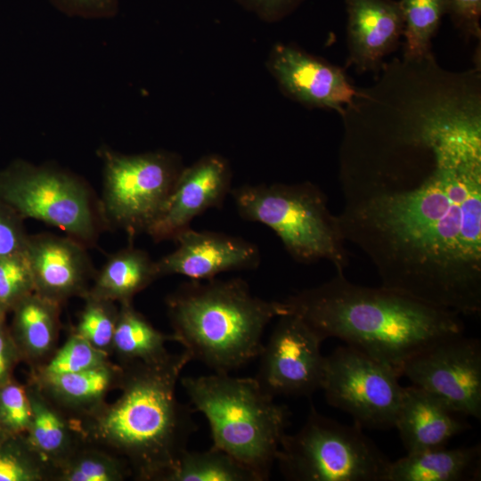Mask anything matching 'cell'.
<instances>
[{"label":"cell","mask_w":481,"mask_h":481,"mask_svg":"<svg viewBox=\"0 0 481 481\" xmlns=\"http://www.w3.org/2000/svg\"><path fill=\"white\" fill-rule=\"evenodd\" d=\"M338 216L380 285L460 315L481 313V131L452 116L348 138Z\"/></svg>","instance_id":"1"},{"label":"cell","mask_w":481,"mask_h":481,"mask_svg":"<svg viewBox=\"0 0 481 481\" xmlns=\"http://www.w3.org/2000/svg\"><path fill=\"white\" fill-rule=\"evenodd\" d=\"M325 340L337 338L394 368L401 376L414 355L464 333L460 314L399 291L348 281L344 273L282 300Z\"/></svg>","instance_id":"2"},{"label":"cell","mask_w":481,"mask_h":481,"mask_svg":"<svg viewBox=\"0 0 481 481\" xmlns=\"http://www.w3.org/2000/svg\"><path fill=\"white\" fill-rule=\"evenodd\" d=\"M167 306L174 336L192 360L227 373L259 355L265 327L287 313L283 301L253 295L240 278L190 280Z\"/></svg>","instance_id":"3"},{"label":"cell","mask_w":481,"mask_h":481,"mask_svg":"<svg viewBox=\"0 0 481 481\" xmlns=\"http://www.w3.org/2000/svg\"><path fill=\"white\" fill-rule=\"evenodd\" d=\"M190 361L184 350L148 363L103 420L106 434L138 461L144 474L166 477L198 429L192 407L175 397L176 380Z\"/></svg>","instance_id":"4"},{"label":"cell","mask_w":481,"mask_h":481,"mask_svg":"<svg viewBox=\"0 0 481 481\" xmlns=\"http://www.w3.org/2000/svg\"><path fill=\"white\" fill-rule=\"evenodd\" d=\"M182 385L194 412L207 419L213 447L224 451L267 480L285 429L289 411L278 404L255 378L227 372L185 377Z\"/></svg>","instance_id":"5"},{"label":"cell","mask_w":481,"mask_h":481,"mask_svg":"<svg viewBox=\"0 0 481 481\" xmlns=\"http://www.w3.org/2000/svg\"><path fill=\"white\" fill-rule=\"evenodd\" d=\"M239 215L270 228L297 262H330L337 273L349 263L338 216L331 213L324 192L314 183L243 184L232 189Z\"/></svg>","instance_id":"6"},{"label":"cell","mask_w":481,"mask_h":481,"mask_svg":"<svg viewBox=\"0 0 481 481\" xmlns=\"http://www.w3.org/2000/svg\"><path fill=\"white\" fill-rule=\"evenodd\" d=\"M275 462L292 481H386L391 461L361 426L341 424L311 405L302 428L283 436Z\"/></svg>","instance_id":"7"},{"label":"cell","mask_w":481,"mask_h":481,"mask_svg":"<svg viewBox=\"0 0 481 481\" xmlns=\"http://www.w3.org/2000/svg\"><path fill=\"white\" fill-rule=\"evenodd\" d=\"M100 211L112 226L135 237L158 218L185 167L175 152L159 150L125 154L102 146Z\"/></svg>","instance_id":"8"},{"label":"cell","mask_w":481,"mask_h":481,"mask_svg":"<svg viewBox=\"0 0 481 481\" xmlns=\"http://www.w3.org/2000/svg\"><path fill=\"white\" fill-rule=\"evenodd\" d=\"M0 198L23 219L42 221L82 243L95 238L90 193L65 170L16 159L0 169Z\"/></svg>","instance_id":"9"},{"label":"cell","mask_w":481,"mask_h":481,"mask_svg":"<svg viewBox=\"0 0 481 481\" xmlns=\"http://www.w3.org/2000/svg\"><path fill=\"white\" fill-rule=\"evenodd\" d=\"M391 366L350 346L325 356L322 388L327 403L344 411L363 428H394L403 389Z\"/></svg>","instance_id":"10"},{"label":"cell","mask_w":481,"mask_h":481,"mask_svg":"<svg viewBox=\"0 0 481 481\" xmlns=\"http://www.w3.org/2000/svg\"><path fill=\"white\" fill-rule=\"evenodd\" d=\"M401 374L456 412L481 419L479 339L464 333L439 339L411 357Z\"/></svg>","instance_id":"11"},{"label":"cell","mask_w":481,"mask_h":481,"mask_svg":"<svg viewBox=\"0 0 481 481\" xmlns=\"http://www.w3.org/2000/svg\"><path fill=\"white\" fill-rule=\"evenodd\" d=\"M324 340L301 317L287 312L278 317L259 354L256 378L273 397L311 396L322 388Z\"/></svg>","instance_id":"12"},{"label":"cell","mask_w":481,"mask_h":481,"mask_svg":"<svg viewBox=\"0 0 481 481\" xmlns=\"http://www.w3.org/2000/svg\"><path fill=\"white\" fill-rule=\"evenodd\" d=\"M266 68L285 95L306 106L345 115L346 108L363 97L342 69L290 45L275 44Z\"/></svg>","instance_id":"13"},{"label":"cell","mask_w":481,"mask_h":481,"mask_svg":"<svg viewBox=\"0 0 481 481\" xmlns=\"http://www.w3.org/2000/svg\"><path fill=\"white\" fill-rule=\"evenodd\" d=\"M232 172L220 154H207L182 170L158 218L146 233L155 241L173 240L195 217L223 205L232 191Z\"/></svg>","instance_id":"14"},{"label":"cell","mask_w":481,"mask_h":481,"mask_svg":"<svg viewBox=\"0 0 481 481\" xmlns=\"http://www.w3.org/2000/svg\"><path fill=\"white\" fill-rule=\"evenodd\" d=\"M173 240L176 248L156 261L159 276L210 280L225 272L256 269L261 261L256 244L223 232L188 227Z\"/></svg>","instance_id":"15"},{"label":"cell","mask_w":481,"mask_h":481,"mask_svg":"<svg viewBox=\"0 0 481 481\" xmlns=\"http://www.w3.org/2000/svg\"><path fill=\"white\" fill-rule=\"evenodd\" d=\"M26 255L35 290L53 301L79 290L92 270L82 242L72 237L29 235Z\"/></svg>","instance_id":"16"},{"label":"cell","mask_w":481,"mask_h":481,"mask_svg":"<svg viewBox=\"0 0 481 481\" xmlns=\"http://www.w3.org/2000/svg\"><path fill=\"white\" fill-rule=\"evenodd\" d=\"M349 62L363 71L379 68L404 31L398 2L346 0Z\"/></svg>","instance_id":"17"},{"label":"cell","mask_w":481,"mask_h":481,"mask_svg":"<svg viewBox=\"0 0 481 481\" xmlns=\"http://www.w3.org/2000/svg\"><path fill=\"white\" fill-rule=\"evenodd\" d=\"M444 402L414 385L404 387L395 421L406 453L445 447L471 426Z\"/></svg>","instance_id":"18"},{"label":"cell","mask_w":481,"mask_h":481,"mask_svg":"<svg viewBox=\"0 0 481 481\" xmlns=\"http://www.w3.org/2000/svg\"><path fill=\"white\" fill-rule=\"evenodd\" d=\"M481 445L441 447L406 455L390 462L386 481H477Z\"/></svg>","instance_id":"19"},{"label":"cell","mask_w":481,"mask_h":481,"mask_svg":"<svg viewBox=\"0 0 481 481\" xmlns=\"http://www.w3.org/2000/svg\"><path fill=\"white\" fill-rule=\"evenodd\" d=\"M159 276L156 261L147 252L124 249L106 261L97 276L94 297L118 298L126 302Z\"/></svg>","instance_id":"20"},{"label":"cell","mask_w":481,"mask_h":481,"mask_svg":"<svg viewBox=\"0 0 481 481\" xmlns=\"http://www.w3.org/2000/svg\"><path fill=\"white\" fill-rule=\"evenodd\" d=\"M166 478L174 481H260L247 467L213 446L203 452L186 450Z\"/></svg>","instance_id":"21"},{"label":"cell","mask_w":481,"mask_h":481,"mask_svg":"<svg viewBox=\"0 0 481 481\" xmlns=\"http://www.w3.org/2000/svg\"><path fill=\"white\" fill-rule=\"evenodd\" d=\"M405 38L404 57L420 61L430 53L431 39L442 17L447 13L446 0H400Z\"/></svg>","instance_id":"22"},{"label":"cell","mask_w":481,"mask_h":481,"mask_svg":"<svg viewBox=\"0 0 481 481\" xmlns=\"http://www.w3.org/2000/svg\"><path fill=\"white\" fill-rule=\"evenodd\" d=\"M167 338L156 330L140 314L125 304L115 324L113 342L117 348L130 357H141L148 363L165 357L163 343Z\"/></svg>","instance_id":"23"},{"label":"cell","mask_w":481,"mask_h":481,"mask_svg":"<svg viewBox=\"0 0 481 481\" xmlns=\"http://www.w3.org/2000/svg\"><path fill=\"white\" fill-rule=\"evenodd\" d=\"M53 305V300L30 294L14 307L16 328L34 352L46 350L53 339L55 319Z\"/></svg>","instance_id":"24"},{"label":"cell","mask_w":481,"mask_h":481,"mask_svg":"<svg viewBox=\"0 0 481 481\" xmlns=\"http://www.w3.org/2000/svg\"><path fill=\"white\" fill-rule=\"evenodd\" d=\"M33 290L34 281L26 251L1 257L0 311L14 308Z\"/></svg>","instance_id":"25"},{"label":"cell","mask_w":481,"mask_h":481,"mask_svg":"<svg viewBox=\"0 0 481 481\" xmlns=\"http://www.w3.org/2000/svg\"><path fill=\"white\" fill-rule=\"evenodd\" d=\"M94 298L82 314L78 332L92 346L102 347L112 340L116 323L105 298Z\"/></svg>","instance_id":"26"},{"label":"cell","mask_w":481,"mask_h":481,"mask_svg":"<svg viewBox=\"0 0 481 481\" xmlns=\"http://www.w3.org/2000/svg\"><path fill=\"white\" fill-rule=\"evenodd\" d=\"M53 384L64 395L77 399L99 395L108 386V373L96 367L77 372L50 375Z\"/></svg>","instance_id":"27"},{"label":"cell","mask_w":481,"mask_h":481,"mask_svg":"<svg viewBox=\"0 0 481 481\" xmlns=\"http://www.w3.org/2000/svg\"><path fill=\"white\" fill-rule=\"evenodd\" d=\"M99 356L93 346L81 336L72 338L47 367L49 375L77 372L96 367Z\"/></svg>","instance_id":"28"},{"label":"cell","mask_w":481,"mask_h":481,"mask_svg":"<svg viewBox=\"0 0 481 481\" xmlns=\"http://www.w3.org/2000/svg\"><path fill=\"white\" fill-rule=\"evenodd\" d=\"M23 220L0 198V257L26 251L29 234Z\"/></svg>","instance_id":"29"},{"label":"cell","mask_w":481,"mask_h":481,"mask_svg":"<svg viewBox=\"0 0 481 481\" xmlns=\"http://www.w3.org/2000/svg\"><path fill=\"white\" fill-rule=\"evenodd\" d=\"M32 412L34 443L46 452L57 450L64 437L62 423L53 412L40 404H35Z\"/></svg>","instance_id":"30"},{"label":"cell","mask_w":481,"mask_h":481,"mask_svg":"<svg viewBox=\"0 0 481 481\" xmlns=\"http://www.w3.org/2000/svg\"><path fill=\"white\" fill-rule=\"evenodd\" d=\"M0 417L11 428H25L32 418V410L24 390L16 385H8L0 391Z\"/></svg>","instance_id":"31"},{"label":"cell","mask_w":481,"mask_h":481,"mask_svg":"<svg viewBox=\"0 0 481 481\" xmlns=\"http://www.w3.org/2000/svg\"><path fill=\"white\" fill-rule=\"evenodd\" d=\"M61 13L86 20L114 18L119 11V0H48Z\"/></svg>","instance_id":"32"},{"label":"cell","mask_w":481,"mask_h":481,"mask_svg":"<svg viewBox=\"0 0 481 481\" xmlns=\"http://www.w3.org/2000/svg\"><path fill=\"white\" fill-rule=\"evenodd\" d=\"M447 13L467 35L480 37L481 0H446Z\"/></svg>","instance_id":"33"},{"label":"cell","mask_w":481,"mask_h":481,"mask_svg":"<svg viewBox=\"0 0 481 481\" xmlns=\"http://www.w3.org/2000/svg\"><path fill=\"white\" fill-rule=\"evenodd\" d=\"M245 11L265 22H275L288 15L301 0H235Z\"/></svg>","instance_id":"34"},{"label":"cell","mask_w":481,"mask_h":481,"mask_svg":"<svg viewBox=\"0 0 481 481\" xmlns=\"http://www.w3.org/2000/svg\"><path fill=\"white\" fill-rule=\"evenodd\" d=\"M115 472L102 462L95 460H85L78 463L69 474L70 481H110L114 479Z\"/></svg>","instance_id":"35"},{"label":"cell","mask_w":481,"mask_h":481,"mask_svg":"<svg viewBox=\"0 0 481 481\" xmlns=\"http://www.w3.org/2000/svg\"><path fill=\"white\" fill-rule=\"evenodd\" d=\"M32 477L23 461L10 453L0 452V481H27Z\"/></svg>","instance_id":"36"},{"label":"cell","mask_w":481,"mask_h":481,"mask_svg":"<svg viewBox=\"0 0 481 481\" xmlns=\"http://www.w3.org/2000/svg\"><path fill=\"white\" fill-rule=\"evenodd\" d=\"M5 338L0 330V379H3L7 371L8 358Z\"/></svg>","instance_id":"37"},{"label":"cell","mask_w":481,"mask_h":481,"mask_svg":"<svg viewBox=\"0 0 481 481\" xmlns=\"http://www.w3.org/2000/svg\"><path fill=\"white\" fill-rule=\"evenodd\" d=\"M1 313H2V312L0 311V314H1Z\"/></svg>","instance_id":"38"}]
</instances>
